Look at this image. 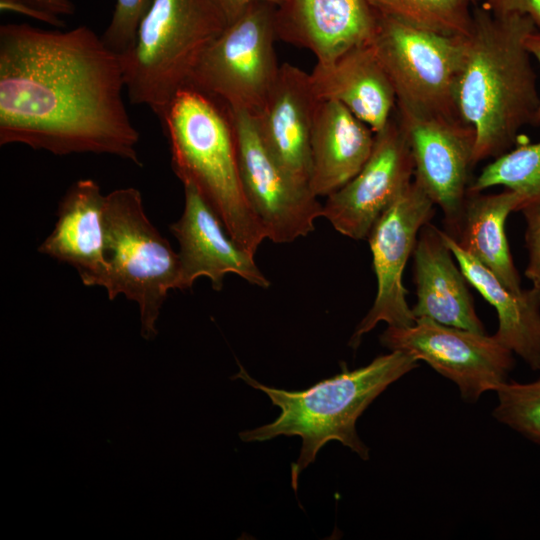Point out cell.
Listing matches in <instances>:
<instances>
[{
    "label": "cell",
    "instance_id": "6da1fadb",
    "mask_svg": "<svg viewBox=\"0 0 540 540\" xmlns=\"http://www.w3.org/2000/svg\"><path fill=\"white\" fill-rule=\"evenodd\" d=\"M124 89L121 54L91 28L0 26L1 146L109 154L141 166Z\"/></svg>",
    "mask_w": 540,
    "mask_h": 540
},
{
    "label": "cell",
    "instance_id": "7a4b0ae2",
    "mask_svg": "<svg viewBox=\"0 0 540 540\" xmlns=\"http://www.w3.org/2000/svg\"><path fill=\"white\" fill-rule=\"evenodd\" d=\"M527 16L473 7L454 91L458 117L475 135L474 164L506 153L520 131L537 124L540 94L526 47L536 29Z\"/></svg>",
    "mask_w": 540,
    "mask_h": 540
},
{
    "label": "cell",
    "instance_id": "3957f363",
    "mask_svg": "<svg viewBox=\"0 0 540 540\" xmlns=\"http://www.w3.org/2000/svg\"><path fill=\"white\" fill-rule=\"evenodd\" d=\"M239 366L236 378L265 393L281 410L273 422L242 431L239 436L244 442H262L280 435L301 437L300 455L291 465V484L296 490L301 472L329 441H338L361 459H369V448L357 433V420L392 383L416 369L419 361L408 353L390 351L354 370L343 363L341 373L301 391L266 386Z\"/></svg>",
    "mask_w": 540,
    "mask_h": 540
},
{
    "label": "cell",
    "instance_id": "277c9868",
    "mask_svg": "<svg viewBox=\"0 0 540 540\" xmlns=\"http://www.w3.org/2000/svg\"><path fill=\"white\" fill-rule=\"evenodd\" d=\"M160 121L176 176L200 193L236 243L255 254L267 235L242 185L226 107L187 84L175 94Z\"/></svg>",
    "mask_w": 540,
    "mask_h": 540
},
{
    "label": "cell",
    "instance_id": "5b68a950",
    "mask_svg": "<svg viewBox=\"0 0 540 540\" xmlns=\"http://www.w3.org/2000/svg\"><path fill=\"white\" fill-rule=\"evenodd\" d=\"M227 24L213 0H153L121 53L130 101L160 119Z\"/></svg>",
    "mask_w": 540,
    "mask_h": 540
},
{
    "label": "cell",
    "instance_id": "8992f818",
    "mask_svg": "<svg viewBox=\"0 0 540 540\" xmlns=\"http://www.w3.org/2000/svg\"><path fill=\"white\" fill-rule=\"evenodd\" d=\"M104 228L103 288L110 300L122 294L137 303L141 333L151 339L157 334L156 322L168 292L180 289L179 255L147 217L136 188L106 195Z\"/></svg>",
    "mask_w": 540,
    "mask_h": 540
},
{
    "label": "cell",
    "instance_id": "52a82bcc",
    "mask_svg": "<svg viewBox=\"0 0 540 540\" xmlns=\"http://www.w3.org/2000/svg\"><path fill=\"white\" fill-rule=\"evenodd\" d=\"M275 9L271 3L255 2L229 22L202 54L188 84L228 110L255 116L281 66L274 47Z\"/></svg>",
    "mask_w": 540,
    "mask_h": 540
},
{
    "label": "cell",
    "instance_id": "ba28073f",
    "mask_svg": "<svg viewBox=\"0 0 540 540\" xmlns=\"http://www.w3.org/2000/svg\"><path fill=\"white\" fill-rule=\"evenodd\" d=\"M396 95V107L457 116L454 91L465 36L422 30L378 14L370 42Z\"/></svg>",
    "mask_w": 540,
    "mask_h": 540
},
{
    "label": "cell",
    "instance_id": "9c48e42d",
    "mask_svg": "<svg viewBox=\"0 0 540 540\" xmlns=\"http://www.w3.org/2000/svg\"><path fill=\"white\" fill-rule=\"evenodd\" d=\"M380 343L390 351H402L426 362L455 383L467 403H476L488 391H496L515 366L514 353L494 335L416 319L405 327L388 326Z\"/></svg>",
    "mask_w": 540,
    "mask_h": 540
},
{
    "label": "cell",
    "instance_id": "30bf717a",
    "mask_svg": "<svg viewBox=\"0 0 540 540\" xmlns=\"http://www.w3.org/2000/svg\"><path fill=\"white\" fill-rule=\"evenodd\" d=\"M228 113L242 185L267 239L287 243L308 235L315 228V220L322 216L323 205L308 187L297 184L281 167L264 144L251 114Z\"/></svg>",
    "mask_w": 540,
    "mask_h": 540
},
{
    "label": "cell",
    "instance_id": "8fae6325",
    "mask_svg": "<svg viewBox=\"0 0 540 540\" xmlns=\"http://www.w3.org/2000/svg\"><path fill=\"white\" fill-rule=\"evenodd\" d=\"M435 214V204L413 179L406 190L383 212L368 234L377 293L372 307L357 325L349 346L356 349L362 337L379 322L405 327L415 317L407 303L402 278L422 227Z\"/></svg>",
    "mask_w": 540,
    "mask_h": 540
},
{
    "label": "cell",
    "instance_id": "7c38bea8",
    "mask_svg": "<svg viewBox=\"0 0 540 540\" xmlns=\"http://www.w3.org/2000/svg\"><path fill=\"white\" fill-rule=\"evenodd\" d=\"M414 163V180L442 210L445 232H457L474 164L475 135L457 116L396 107Z\"/></svg>",
    "mask_w": 540,
    "mask_h": 540
},
{
    "label": "cell",
    "instance_id": "4fadbf2b",
    "mask_svg": "<svg viewBox=\"0 0 540 540\" xmlns=\"http://www.w3.org/2000/svg\"><path fill=\"white\" fill-rule=\"evenodd\" d=\"M414 179V163L404 131L391 118L378 133L372 152L361 170L344 186L327 196L324 216L340 234L362 240L383 212Z\"/></svg>",
    "mask_w": 540,
    "mask_h": 540
},
{
    "label": "cell",
    "instance_id": "5bb4252c",
    "mask_svg": "<svg viewBox=\"0 0 540 540\" xmlns=\"http://www.w3.org/2000/svg\"><path fill=\"white\" fill-rule=\"evenodd\" d=\"M184 210L170 231L179 243L180 289L191 288L199 277H207L220 291L227 273L261 288L270 281L254 260L226 231L222 221L192 185H183Z\"/></svg>",
    "mask_w": 540,
    "mask_h": 540
},
{
    "label": "cell",
    "instance_id": "9a60e30c",
    "mask_svg": "<svg viewBox=\"0 0 540 540\" xmlns=\"http://www.w3.org/2000/svg\"><path fill=\"white\" fill-rule=\"evenodd\" d=\"M378 14L368 0H284L275 9L277 39L329 62L371 42Z\"/></svg>",
    "mask_w": 540,
    "mask_h": 540
},
{
    "label": "cell",
    "instance_id": "2e32d148",
    "mask_svg": "<svg viewBox=\"0 0 540 540\" xmlns=\"http://www.w3.org/2000/svg\"><path fill=\"white\" fill-rule=\"evenodd\" d=\"M317 102L309 73L283 63L265 103L253 116L274 158L297 184L308 188L311 132Z\"/></svg>",
    "mask_w": 540,
    "mask_h": 540
},
{
    "label": "cell",
    "instance_id": "e0dca14e",
    "mask_svg": "<svg viewBox=\"0 0 540 540\" xmlns=\"http://www.w3.org/2000/svg\"><path fill=\"white\" fill-rule=\"evenodd\" d=\"M416 319L486 333L476 313L468 281L446 244L442 230L428 222L419 232L413 251Z\"/></svg>",
    "mask_w": 540,
    "mask_h": 540
},
{
    "label": "cell",
    "instance_id": "ac0fdd59",
    "mask_svg": "<svg viewBox=\"0 0 540 540\" xmlns=\"http://www.w3.org/2000/svg\"><path fill=\"white\" fill-rule=\"evenodd\" d=\"M106 195L92 179L74 182L62 197L52 232L38 252L73 266L85 286L103 287L107 275Z\"/></svg>",
    "mask_w": 540,
    "mask_h": 540
},
{
    "label": "cell",
    "instance_id": "d6986e66",
    "mask_svg": "<svg viewBox=\"0 0 540 540\" xmlns=\"http://www.w3.org/2000/svg\"><path fill=\"white\" fill-rule=\"evenodd\" d=\"M309 77L318 100L342 104L374 133L388 124L396 109L395 91L370 43L317 62Z\"/></svg>",
    "mask_w": 540,
    "mask_h": 540
},
{
    "label": "cell",
    "instance_id": "ffe728a7",
    "mask_svg": "<svg viewBox=\"0 0 540 540\" xmlns=\"http://www.w3.org/2000/svg\"><path fill=\"white\" fill-rule=\"evenodd\" d=\"M373 130L342 104L318 100L311 132L309 188L329 196L364 166L374 145Z\"/></svg>",
    "mask_w": 540,
    "mask_h": 540
},
{
    "label": "cell",
    "instance_id": "44dd1931",
    "mask_svg": "<svg viewBox=\"0 0 540 540\" xmlns=\"http://www.w3.org/2000/svg\"><path fill=\"white\" fill-rule=\"evenodd\" d=\"M468 283L491 304L498 317L494 337L532 370H540V287L514 292L442 230Z\"/></svg>",
    "mask_w": 540,
    "mask_h": 540
},
{
    "label": "cell",
    "instance_id": "7402d4cb",
    "mask_svg": "<svg viewBox=\"0 0 540 540\" xmlns=\"http://www.w3.org/2000/svg\"><path fill=\"white\" fill-rule=\"evenodd\" d=\"M522 199L515 191L498 193L467 191L456 243L492 271L510 290L520 292L521 277L506 236V220L519 211Z\"/></svg>",
    "mask_w": 540,
    "mask_h": 540
},
{
    "label": "cell",
    "instance_id": "603a6c76",
    "mask_svg": "<svg viewBox=\"0 0 540 540\" xmlns=\"http://www.w3.org/2000/svg\"><path fill=\"white\" fill-rule=\"evenodd\" d=\"M377 14L449 36H466L473 21L471 0H368Z\"/></svg>",
    "mask_w": 540,
    "mask_h": 540
},
{
    "label": "cell",
    "instance_id": "cb8c5ba5",
    "mask_svg": "<svg viewBox=\"0 0 540 540\" xmlns=\"http://www.w3.org/2000/svg\"><path fill=\"white\" fill-rule=\"evenodd\" d=\"M497 186L519 194V211L540 202V141L517 145L493 159L470 183L468 191L483 192Z\"/></svg>",
    "mask_w": 540,
    "mask_h": 540
},
{
    "label": "cell",
    "instance_id": "d4e9b609",
    "mask_svg": "<svg viewBox=\"0 0 540 540\" xmlns=\"http://www.w3.org/2000/svg\"><path fill=\"white\" fill-rule=\"evenodd\" d=\"M495 392L494 419L540 446V377L526 383L508 380Z\"/></svg>",
    "mask_w": 540,
    "mask_h": 540
},
{
    "label": "cell",
    "instance_id": "484cf974",
    "mask_svg": "<svg viewBox=\"0 0 540 540\" xmlns=\"http://www.w3.org/2000/svg\"><path fill=\"white\" fill-rule=\"evenodd\" d=\"M153 0H115L111 20L102 39L115 52L123 53L133 42L138 24Z\"/></svg>",
    "mask_w": 540,
    "mask_h": 540
},
{
    "label": "cell",
    "instance_id": "4316f807",
    "mask_svg": "<svg viewBox=\"0 0 540 540\" xmlns=\"http://www.w3.org/2000/svg\"><path fill=\"white\" fill-rule=\"evenodd\" d=\"M525 246L528 253L525 276L532 286L540 287V202L524 206Z\"/></svg>",
    "mask_w": 540,
    "mask_h": 540
},
{
    "label": "cell",
    "instance_id": "83f0119b",
    "mask_svg": "<svg viewBox=\"0 0 540 540\" xmlns=\"http://www.w3.org/2000/svg\"><path fill=\"white\" fill-rule=\"evenodd\" d=\"M479 5L497 16H527L540 29V0H482Z\"/></svg>",
    "mask_w": 540,
    "mask_h": 540
},
{
    "label": "cell",
    "instance_id": "f1b7e54d",
    "mask_svg": "<svg viewBox=\"0 0 540 540\" xmlns=\"http://www.w3.org/2000/svg\"><path fill=\"white\" fill-rule=\"evenodd\" d=\"M2 11H10L32 17L53 27H64V21L56 15L46 13L26 0H0Z\"/></svg>",
    "mask_w": 540,
    "mask_h": 540
},
{
    "label": "cell",
    "instance_id": "f546056e",
    "mask_svg": "<svg viewBox=\"0 0 540 540\" xmlns=\"http://www.w3.org/2000/svg\"><path fill=\"white\" fill-rule=\"evenodd\" d=\"M227 19L231 22L237 18L250 4L255 2H267L280 5L284 0H213Z\"/></svg>",
    "mask_w": 540,
    "mask_h": 540
},
{
    "label": "cell",
    "instance_id": "4dcf8cb0",
    "mask_svg": "<svg viewBox=\"0 0 540 540\" xmlns=\"http://www.w3.org/2000/svg\"><path fill=\"white\" fill-rule=\"evenodd\" d=\"M36 8L56 16L72 15L75 7L70 0H26Z\"/></svg>",
    "mask_w": 540,
    "mask_h": 540
},
{
    "label": "cell",
    "instance_id": "1f68e13d",
    "mask_svg": "<svg viewBox=\"0 0 540 540\" xmlns=\"http://www.w3.org/2000/svg\"><path fill=\"white\" fill-rule=\"evenodd\" d=\"M526 47L533 60H535L540 67V29L536 28L528 35L526 39ZM537 124H540V107L537 115Z\"/></svg>",
    "mask_w": 540,
    "mask_h": 540
},
{
    "label": "cell",
    "instance_id": "d6a6232c",
    "mask_svg": "<svg viewBox=\"0 0 540 540\" xmlns=\"http://www.w3.org/2000/svg\"><path fill=\"white\" fill-rule=\"evenodd\" d=\"M473 5H479L481 3L482 0H471Z\"/></svg>",
    "mask_w": 540,
    "mask_h": 540
}]
</instances>
